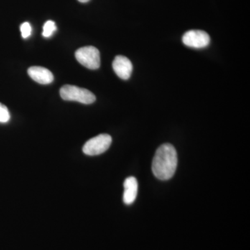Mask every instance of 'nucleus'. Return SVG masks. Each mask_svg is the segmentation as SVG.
<instances>
[{
  "mask_svg": "<svg viewBox=\"0 0 250 250\" xmlns=\"http://www.w3.org/2000/svg\"><path fill=\"white\" fill-rule=\"evenodd\" d=\"M178 158L175 148L170 143L158 148L152 161V172L160 180H168L173 177L177 169Z\"/></svg>",
  "mask_w": 250,
  "mask_h": 250,
  "instance_id": "nucleus-1",
  "label": "nucleus"
},
{
  "mask_svg": "<svg viewBox=\"0 0 250 250\" xmlns=\"http://www.w3.org/2000/svg\"><path fill=\"white\" fill-rule=\"evenodd\" d=\"M60 95L65 101L78 102L84 104H90L96 100L95 95L90 90L75 85H64L61 88Z\"/></svg>",
  "mask_w": 250,
  "mask_h": 250,
  "instance_id": "nucleus-2",
  "label": "nucleus"
},
{
  "mask_svg": "<svg viewBox=\"0 0 250 250\" xmlns=\"http://www.w3.org/2000/svg\"><path fill=\"white\" fill-rule=\"evenodd\" d=\"M75 57L82 65L90 70H97L100 66V52L93 46H87L77 49Z\"/></svg>",
  "mask_w": 250,
  "mask_h": 250,
  "instance_id": "nucleus-3",
  "label": "nucleus"
},
{
  "mask_svg": "<svg viewBox=\"0 0 250 250\" xmlns=\"http://www.w3.org/2000/svg\"><path fill=\"white\" fill-rule=\"evenodd\" d=\"M111 143V136L106 134H100L85 143L83 152L88 156L100 155L107 150Z\"/></svg>",
  "mask_w": 250,
  "mask_h": 250,
  "instance_id": "nucleus-4",
  "label": "nucleus"
},
{
  "mask_svg": "<svg viewBox=\"0 0 250 250\" xmlns=\"http://www.w3.org/2000/svg\"><path fill=\"white\" fill-rule=\"evenodd\" d=\"M182 42L187 47L192 48H205L209 45L210 36L204 31L190 30L184 34Z\"/></svg>",
  "mask_w": 250,
  "mask_h": 250,
  "instance_id": "nucleus-5",
  "label": "nucleus"
},
{
  "mask_svg": "<svg viewBox=\"0 0 250 250\" xmlns=\"http://www.w3.org/2000/svg\"><path fill=\"white\" fill-rule=\"evenodd\" d=\"M113 69L118 77L122 80H129L133 70L131 61L124 56L118 55L113 62Z\"/></svg>",
  "mask_w": 250,
  "mask_h": 250,
  "instance_id": "nucleus-6",
  "label": "nucleus"
},
{
  "mask_svg": "<svg viewBox=\"0 0 250 250\" xmlns=\"http://www.w3.org/2000/svg\"><path fill=\"white\" fill-rule=\"evenodd\" d=\"M28 74L33 80L41 84H49L54 80L52 72L41 66H32L28 69Z\"/></svg>",
  "mask_w": 250,
  "mask_h": 250,
  "instance_id": "nucleus-7",
  "label": "nucleus"
},
{
  "mask_svg": "<svg viewBox=\"0 0 250 250\" xmlns=\"http://www.w3.org/2000/svg\"><path fill=\"white\" fill-rule=\"evenodd\" d=\"M124 194L123 201L126 205H130L134 203L137 197L138 182L134 177H129L125 179L124 183Z\"/></svg>",
  "mask_w": 250,
  "mask_h": 250,
  "instance_id": "nucleus-8",
  "label": "nucleus"
},
{
  "mask_svg": "<svg viewBox=\"0 0 250 250\" xmlns=\"http://www.w3.org/2000/svg\"><path fill=\"white\" fill-rule=\"evenodd\" d=\"M57 31V26L55 22L52 21H47L43 26V31H42V36L45 38H49L53 35L54 31Z\"/></svg>",
  "mask_w": 250,
  "mask_h": 250,
  "instance_id": "nucleus-9",
  "label": "nucleus"
},
{
  "mask_svg": "<svg viewBox=\"0 0 250 250\" xmlns=\"http://www.w3.org/2000/svg\"><path fill=\"white\" fill-rule=\"evenodd\" d=\"M10 118H11V116H10L9 109L5 105L0 103V123H8Z\"/></svg>",
  "mask_w": 250,
  "mask_h": 250,
  "instance_id": "nucleus-10",
  "label": "nucleus"
},
{
  "mask_svg": "<svg viewBox=\"0 0 250 250\" xmlns=\"http://www.w3.org/2000/svg\"><path fill=\"white\" fill-rule=\"evenodd\" d=\"M21 34H22V38L27 39L31 36V24L29 22H24L21 26Z\"/></svg>",
  "mask_w": 250,
  "mask_h": 250,
  "instance_id": "nucleus-11",
  "label": "nucleus"
},
{
  "mask_svg": "<svg viewBox=\"0 0 250 250\" xmlns=\"http://www.w3.org/2000/svg\"><path fill=\"white\" fill-rule=\"evenodd\" d=\"M78 1L82 3H86L88 2V1H89L90 0H78Z\"/></svg>",
  "mask_w": 250,
  "mask_h": 250,
  "instance_id": "nucleus-12",
  "label": "nucleus"
}]
</instances>
